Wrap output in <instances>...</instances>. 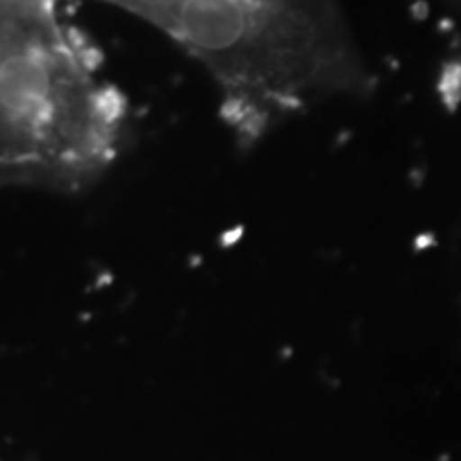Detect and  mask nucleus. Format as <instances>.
<instances>
[{
  "label": "nucleus",
  "instance_id": "2",
  "mask_svg": "<svg viewBox=\"0 0 461 461\" xmlns=\"http://www.w3.org/2000/svg\"><path fill=\"white\" fill-rule=\"evenodd\" d=\"M122 101L45 0H0V176L79 184L118 154Z\"/></svg>",
  "mask_w": 461,
  "mask_h": 461
},
{
  "label": "nucleus",
  "instance_id": "1",
  "mask_svg": "<svg viewBox=\"0 0 461 461\" xmlns=\"http://www.w3.org/2000/svg\"><path fill=\"white\" fill-rule=\"evenodd\" d=\"M186 50L240 146L325 103L363 96L370 71L338 0H112Z\"/></svg>",
  "mask_w": 461,
  "mask_h": 461
}]
</instances>
